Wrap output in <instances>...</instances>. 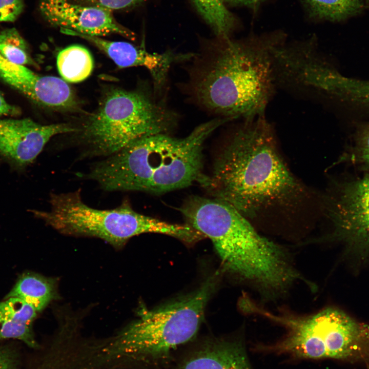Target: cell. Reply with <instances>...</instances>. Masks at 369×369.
I'll return each mask as SVG.
<instances>
[{"label": "cell", "instance_id": "cell-1", "mask_svg": "<svg viewBox=\"0 0 369 369\" xmlns=\"http://www.w3.org/2000/svg\"><path fill=\"white\" fill-rule=\"evenodd\" d=\"M201 186L252 223L291 222L316 201L287 167L265 116L242 120L234 128Z\"/></svg>", "mask_w": 369, "mask_h": 369}, {"label": "cell", "instance_id": "cell-2", "mask_svg": "<svg viewBox=\"0 0 369 369\" xmlns=\"http://www.w3.org/2000/svg\"><path fill=\"white\" fill-rule=\"evenodd\" d=\"M218 38L195 53L186 89L194 102L230 120L264 117L277 87L274 51L280 36Z\"/></svg>", "mask_w": 369, "mask_h": 369}, {"label": "cell", "instance_id": "cell-3", "mask_svg": "<svg viewBox=\"0 0 369 369\" xmlns=\"http://www.w3.org/2000/svg\"><path fill=\"white\" fill-rule=\"evenodd\" d=\"M230 121L217 117L196 127L188 136L158 134L140 138L95 163L84 176L107 191L160 194L200 184L205 141Z\"/></svg>", "mask_w": 369, "mask_h": 369}, {"label": "cell", "instance_id": "cell-4", "mask_svg": "<svg viewBox=\"0 0 369 369\" xmlns=\"http://www.w3.org/2000/svg\"><path fill=\"white\" fill-rule=\"evenodd\" d=\"M180 211L212 241L225 268L261 288L278 291L297 276L281 248L259 234L235 208L214 198L190 197Z\"/></svg>", "mask_w": 369, "mask_h": 369}, {"label": "cell", "instance_id": "cell-5", "mask_svg": "<svg viewBox=\"0 0 369 369\" xmlns=\"http://www.w3.org/2000/svg\"><path fill=\"white\" fill-rule=\"evenodd\" d=\"M215 279L213 276L196 292L177 301L139 311L138 319L97 344L98 365L127 363L163 369L165 363L169 365L174 353L196 335Z\"/></svg>", "mask_w": 369, "mask_h": 369}, {"label": "cell", "instance_id": "cell-6", "mask_svg": "<svg viewBox=\"0 0 369 369\" xmlns=\"http://www.w3.org/2000/svg\"><path fill=\"white\" fill-rule=\"evenodd\" d=\"M154 90L109 92L81 131L84 157H108L142 137L168 134L177 113L157 97Z\"/></svg>", "mask_w": 369, "mask_h": 369}, {"label": "cell", "instance_id": "cell-7", "mask_svg": "<svg viewBox=\"0 0 369 369\" xmlns=\"http://www.w3.org/2000/svg\"><path fill=\"white\" fill-rule=\"evenodd\" d=\"M49 203V210L32 212L61 233L100 238L115 247H122L132 237L144 233L166 234L187 243L192 242L196 235L187 223H171L136 212L128 200L113 209L91 208L82 200L80 189L52 193Z\"/></svg>", "mask_w": 369, "mask_h": 369}, {"label": "cell", "instance_id": "cell-8", "mask_svg": "<svg viewBox=\"0 0 369 369\" xmlns=\"http://www.w3.org/2000/svg\"><path fill=\"white\" fill-rule=\"evenodd\" d=\"M288 329L271 350L298 358H334L369 366V325L344 312L329 308L303 318L272 315Z\"/></svg>", "mask_w": 369, "mask_h": 369}, {"label": "cell", "instance_id": "cell-9", "mask_svg": "<svg viewBox=\"0 0 369 369\" xmlns=\"http://www.w3.org/2000/svg\"><path fill=\"white\" fill-rule=\"evenodd\" d=\"M324 200L334 238L348 251L369 257V173L342 182Z\"/></svg>", "mask_w": 369, "mask_h": 369}, {"label": "cell", "instance_id": "cell-10", "mask_svg": "<svg viewBox=\"0 0 369 369\" xmlns=\"http://www.w3.org/2000/svg\"><path fill=\"white\" fill-rule=\"evenodd\" d=\"M76 131L67 124L43 125L29 118L0 119V158L12 168L24 170L53 136Z\"/></svg>", "mask_w": 369, "mask_h": 369}, {"label": "cell", "instance_id": "cell-11", "mask_svg": "<svg viewBox=\"0 0 369 369\" xmlns=\"http://www.w3.org/2000/svg\"><path fill=\"white\" fill-rule=\"evenodd\" d=\"M39 11L54 26L88 35L118 34L135 40V34L119 24L111 11L102 7L75 3L71 0H42Z\"/></svg>", "mask_w": 369, "mask_h": 369}, {"label": "cell", "instance_id": "cell-12", "mask_svg": "<svg viewBox=\"0 0 369 369\" xmlns=\"http://www.w3.org/2000/svg\"><path fill=\"white\" fill-rule=\"evenodd\" d=\"M63 33L81 37L106 53L119 67L141 66L150 72L154 91L160 95L164 90L169 70L176 63L190 61L194 53H175L167 50L162 53H150L144 46L136 47L124 42H112L99 36L80 34L61 28Z\"/></svg>", "mask_w": 369, "mask_h": 369}, {"label": "cell", "instance_id": "cell-13", "mask_svg": "<svg viewBox=\"0 0 369 369\" xmlns=\"http://www.w3.org/2000/svg\"><path fill=\"white\" fill-rule=\"evenodd\" d=\"M0 79L42 106L63 109L72 100V91L63 79L38 75L24 65L8 61L1 54Z\"/></svg>", "mask_w": 369, "mask_h": 369}, {"label": "cell", "instance_id": "cell-14", "mask_svg": "<svg viewBox=\"0 0 369 369\" xmlns=\"http://www.w3.org/2000/svg\"><path fill=\"white\" fill-rule=\"evenodd\" d=\"M163 369H252L237 340L210 338L187 349Z\"/></svg>", "mask_w": 369, "mask_h": 369}, {"label": "cell", "instance_id": "cell-15", "mask_svg": "<svg viewBox=\"0 0 369 369\" xmlns=\"http://www.w3.org/2000/svg\"><path fill=\"white\" fill-rule=\"evenodd\" d=\"M56 296V283L53 279L27 273L20 276L5 298H20L39 312Z\"/></svg>", "mask_w": 369, "mask_h": 369}, {"label": "cell", "instance_id": "cell-16", "mask_svg": "<svg viewBox=\"0 0 369 369\" xmlns=\"http://www.w3.org/2000/svg\"><path fill=\"white\" fill-rule=\"evenodd\" d=\"M57 67L66 81L78 83L87 78L93 68V60L89 51L79 45L69 46L57 56Z\"/></svg>", "mask_w": 369, "mask_h": 369}, {"label": "cell", "instance_id": "cell-17", "mask_svg": "<svg viewBox=\"0 0 369 369\" xmlns=\"http://www.w3.org/2000/svg\"><path fill=\"white\" fill-rule=\"evenodd\" d=\"M310 16L319 19L341 21L361 12L362 0H300Z\"/></svg>", "mask_w": 369, "mask_h": 369}, {"label": "cell", "instance_id": "cell-18", "mask_svg": "<svg viewBox=\"0 0 369 369\" xmlns=\"http://www.w3.org/2000/svg\"><path fill=\"white\" fill-rule=\"evenodd\" d=\"M197 10L211 26L218 38H229L233 18L224 0H192Z\"/></svg>", "mask_w": 369, "mask_h": 369}, {"label": "cell", "instance_id": "cell-19", "mask_svg": "<svg viewBox=\"0 0 369 369\" xmlns=\"http://www.w3.org/2000/svg\"><path fill=\"white\" fill-rule=\"evenodd\" d=\"M0 54L16 64L34 65L28 52L26 41L15 28H9L0 32Z\"/></svg>", "mask_w": 369, "mask_h": 369}, {"label": "cell", "instance_id": "cell-20", "mask_svg": "<svg viewBox=\"0 0 369 369\" xmlns=\"http://www.w3.org/2000/svg\"><path fill=\"white\" fill-rule=\"evenodd\" d=\"M7 339L19 340L33 348L39 346L32 331V324L16 321L0 314V340Z\"/></svg>", "mask_w": 369, "mask_h": 369}, {"label": "cell", "instance_id": "cell-21", "mask_svg": "<svg viewBox=\"0 0 369 369\" xmlns=\"http://www.w3.org/2000/svg\"><path fill=\"white\" fill-rule=\"evenodd\" d=\"M37 312L30 304L17 297L0 302V314L16 321L32 324Z\"/></svg>", "mask_w": 369, "mask_h": 369}, {"label": "cell", "instance_id": "cell-22", "mask_svg": "<svg viewBox=\"0 0 369 369\" xmlns=\"http://www.w3.org/2000/svg\"><path fill=\"white\" fill-rule=\"evenodd\" d=\"M356 145L358 160L369 173V123L359 128Z\"/></svg>", "mask_w": 369, "mask_h": 369}, {"label": "cell", "instance_id": "cell-23", "mask_svg": "<svg viewBox=\"0 0 369 369\" xmlns=\"http://www.w3.org/2000/svg\"><path fill=\"white\" fill-rule=\"evenodd\" d=\"M31 369H73L67 359L54 351L48 352Z\"/></svg>", "mask_w": 369, "mask_h": 369}, {"label": "cell", "instance_id": "cell-24", "mask_svg": "<svg viewBox=\"0 0 369 369\" xmlns=\"http://www.w3.org/2000/svg\"><path fill=\"white\" fill-rule=\"evenodd\" d=\"M23 0H0V23L12 22L22 12Z\"/></svg>", "mask_w": 369, "mask_h": 369}, {"label": "cell", "instance_id": "cell-25", "mask_svg": "<svg viewBox=\"0 0 369 369\" xmlns=\"http://www.w3.org/2000/svg\"><path fill=\"white\" fill-rule=\"evenodd\" d=\"M144 0H78L80 3L102 7L111 11L128 8Z\"/></svg>", "mask_w": 369, "mask_h": 369}, {"label": "cell", "instance_id": "cell-26", "mask_svg": "<svg viewBox=\"0 0 369 369\" xmlns=\"http://www.w3.org/2000/svg\"><path fill=\"white\" fill-rule=\"evenodd\" d=\"M17 354L12 349L0 347V369H18Z\"/></svg>", "mask_w": 369, "mask_h": 369}, {"label": "cell", "instance_id": "cell-27", "mask_svg": "<svg viewBox=\"0 0 369 369\" xmlns=\"http://www.w3.org/2000/svg\"><path fill=\"white\" fill-rule=\"evenodd\" d=\"M19 113V109L8 103L0 92V118L5 115H16Z\"/></svg>", "mask_w": 369, "mask_h": 369}, {"label": "cell", "instance_id": "cell-28", "mask_svg": "<svg viewBox=\"0 0 369 369\" xmlns=\"http://www.w3.org/2000/svg\"><path fill=\"white\" fill-rule=\"evenodd\" d=\"M262 0H224L225 3L233 5L253 7L261 2Z\"/></svg>", "mask_w": 369, "mask_h": 369}]
</instances>
